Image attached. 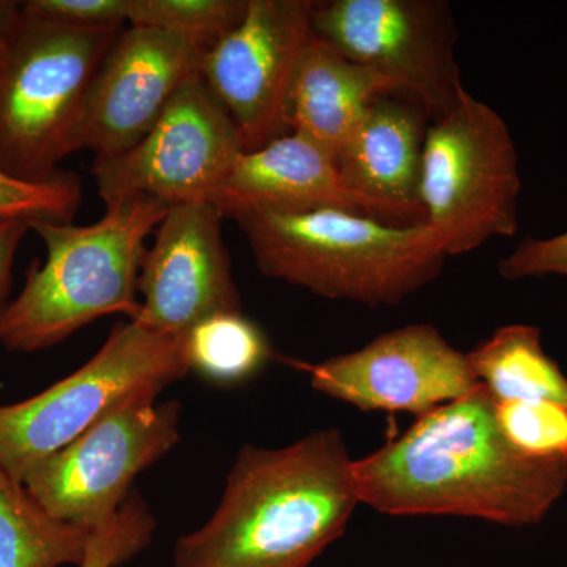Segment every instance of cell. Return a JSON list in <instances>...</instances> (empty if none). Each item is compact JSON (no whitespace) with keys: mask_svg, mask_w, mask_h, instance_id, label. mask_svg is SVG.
<instances>
[{"mask_svg":"<svg viewBox=\"0 0 567 567\" xmlns=\"http://www.w3.org/2000/svg\"><path fill=\"white\" fill-rule=\"evenodd\" d=\"M360 503L388 516H461L507 527L536 525L565 494L566 461L518 453L484 385L417 416L352 464Z\"/></svg>","mask_w":567,"mask_h":567,"instance_id":"cell-1","label":"cell"},{"mask_svg":"<svg viewBox=\"0 0 567 567\" xmlns=\"http://www.w3.org/2000/svg\"><path fill=\"white\" fill-rule=\"evenodd\" d=\"M338 429L279 450L244 446L212 517L175 543L173 567H309L360 505Z\"/></svg>","mask_w":567,"mask_h":567,"instance_id":"cell-2","label":"cell"},{"mask_svg":"<svg viewBox=\"0 0 567 567\" xmlns=\"http://www.w3.org/2000/svg\"><path fill=\"white\" fill-rule=\"evenodd\" d=\"M234 221L265 276L330 300L394 306L442 274L447 256L424 223L324 208L254 212Z\"/></svg>","mask_w":567,"mask_h":567,"instance_id":"cell-3","label":"cell"},{"mask_svg":"<svg viewBox=\"0 0 567 567\" xmlns=\"http://www.w3.org/2000/svg\"><path fill=\"white\" fill-rule=\"evenodd\" d=\"M167 210L162 200L133 196L106 204L103 218L91 226L32 223L47 246V260L31 265L24 289L0 311V344L35 352L99 317L136 319L145 241Z\"/></svg>","mask_w":567,"mask_h":567,"instance_id":"cell-4","label":"cell"},{"mask_svg":"<svg viewBox=\"0 0 567 567\" xmlns=\"http://www.w3.org/2000/svg\"><path fill=\"white\" fill-rule=\"evenodd\" d=\"M121 31L78 29L22 11L0 50V169L40 183L82 148L93 76Z\"/></svg>","mask_w":567,"mask_h":567,"instance_id":"cell-5","label":"cell"},{"mask_svg":"<svg viewBox=\"0 0 567 567\" xmlns=\"http://www.w3.org/2000/svg\"><path fill=\"white\" fill-rule=\"evenodd\" d=\"M192 371L185 341L130 320L76 372L20 404L0 406V472L21 483L33 466L134 395H159Z\"/></svg>","mask_w":567,"mask_h":567,"instance_id":"cell-6","label":"cell"},{"mask_svg":"<svg viewBox=\"0 0 567 567\" xmlns=\"http://www.w3.org/2000/svg\"><path fill=\"white\" fill-rule=\"evenodd\" d=\"M520 175L506 122L468 91L450 114L429 123L421 163L424 224L446 256L517 233Z\"/></svg>","mask_w":567,"mask_h":567,"instance_id":"cell-7","label":"cell"},{"mask_svg":"<svg viewBox=\"0 0 567 567\" xmlns=\"http://www.w3.org/2000/svg\"><path fill=\"white\" fill-rule=\"evenodd\" d=\"M311 31L423 104L431 122L450 114L465 91L456 20L445 0H320L312 6Z\"/></svg>","mask_w":567,"mask_h":567,"instance_id":"cell-8","label":"cell"},{"mask_svg":"<svg viewBox=\"0 0 567 567\" xmlns=\"http://www.w3.org/2000/svg\"><path fill=\"white\" fill-rule=\"evenodd\" d=\"M134 395L100 417L74 442L33 466L22 486L50 516L85 529L110 520L134 477L181 440V404Z\"/></svg>","mask_w":567,"mask_h":567,"instance_id":"cell-9","label":"cell"},{"mask_svg":"<svg viewBox=\"0 0 567 567\" xmlns=\"http://www.w3.org/2000/svg\"><path fill=\"white\" fill-rule=\"evenodd\" d=\"M245 152L229 112L197 73L134 147L112 158L95 156L92 174L104 204L133 196L169 207L212 204Z\"/></svg>","mask_w":567,"mask_h":567,"instance_id":"cell-10","label":"cell"},{"mask_svg":"<svg viewBox=\"0 0 567 567\" xmlns=\"http://www.w3.org/2000/svg\"><path fill=\"white\" fill-rule=\"evenodd\" d=\"M315 0H248L244 20L205 52L204 81L229 112L245 151L289 133L287 95L312 39Z\"/></svg>","mask_w":567,"mask_h":567,"instance_id":"cell-11","label":"cell"},{"mask_svg":"<svg viewBox=\"0 0 567 567\" xmlns=\"http://www.w3.org/2000/svg\"><path fill=\"white\" fill-rule=\"evenodd\" d=\"M316 391L361 412L421 416L475 390L466 353L432 324H409L375 338L357 352L300 364Z\"/></svg>","mask_w":567,"mask_h":567,"instance_id":"cell-12","label":"cell"},{"mask_svg":"<svg viewBox=\"0 0 567 567\" xmlns=\"http://www.w3.org/2000/svg\"><path fill=\"white\" fill-rule=\"evenodd\" d=\"M221 219L207 203L169 207L142 262L137 292L144 300L134 322L185 341L213 316L240 315Z\"/></svg>","mask_w":567,"mask_h":567,"instance_id":"cell-13","label":"cell"},{"mask_svg":"<svg viewBox=\"0 0 567 567\" xmlns=\"http://www.w3.org/2000/svg\"><path fill=\"white\" fill-rule=\"evenodd\" d=\"M204 54L175 33L122 29L89 89L82 148H91L96 158L128 152L151 132L175 93L200 73Z\"/></svg>","mask_w":567,"mask_h":567,"instance_id":"cell-14","label":"cell"},{"mask_svg":"<svg viewBox=\"0 0 567 567\" xmlns=\"http://www.w3.org/2000/svg\"><path fill=\"white\" fill-rule=\"evenodd\" d=\"M223 218L246 213H305L336 208L399 224L383 205L350 188L338 162L303 134L286 133L245 152L213 197Z\"/></svg>","mask_w":567,"mask_h":567,"instance_id":"cell-15","label":"cell"},{"mask_svg":"<svg viewBox=\"0 0 567 567\" xmlns=\"http://www.w3.org/2000/svg\"><path fill=\"white\" fill-rule=\"evenodd\" d=\"M429 123L423 104L385 93L371 103L336 158L350 188L383 205L399 224L424 221L420 181Z\"/></svg>","mask_w":567,"mask_h":567,"instance_id":"cell-16","label":"cell"},{"mask_svg":"<svg viewBox=\"0 0 567 567\" xmlns=\"http://www.w3.org/2000/svg\"><path fill=\"white\" fill-rule=\"evenodd\" d=\"M395 92L374 71L347 61L315 37L301 55L287 95V132L303 134L338 158L371 103Z\"/></svg>","mask_w":567,"mask_h":567,"instance_id":"cell-17","label":"cell"},{"mask_svg":"<svg viewBox=\"0 0 567 567\" xmlns=\"http://www.w3.org/2000/svg\"><path fill=\"white\" fill-rule=\"evenodd\" d=\"M495 402H554L567 409V377L540 344L539 328L506 324L466 353Z\"/></svg>","mask_w":567,"mask_h":567,"instance_id":"cell-18","label":"cell"},{"mask_svg":"<svg viewBox=\"0 0 567 567\" xmlns=\"http://www.w3.org/2000/svg\"><path fill=\"white\" fill-rule=\"evenodd\" d=\"M91 535L50 516L21 483L0 472V567L81 566Z\"/></svg>","mask_w":567,"mask_h":567,"instance_id":"cell-19","label":"cell"},{"mask_svg":"<svg viewBox=\"0 0 567 567\" xmlns=\"http://www.w3.org/2000/svg\"><path fill=\"white\" fill-rule=\"evenodd\" d=\"M189 369L221 385H235L262 371L271 358L267 336L244 315L204 320L185 338Z\"/></svg>","mask_w":567,"mask_h":567,"instance_id":"cell-20","label":"cell"},{"mask_svg":"<svg viewBox=\"0 0 567 567\" xmlns=\"http://www.w3.org/2000/svg\"><path fill=\"white\" fill-rule=\"evenodd\" d=\"M248 0H130L133 28L158 29L207 52L244 20Z\"/></svg>","mask_w":567,"mask_h":567,"instance_id":"cell-21","label":"cell"},{"mask_svg":"<svg viewBox=\"0 0 567 567\" xmlns=\"http://www.w3.org/2000/svg\"><path fill=\"white\" fill-rule=\"evenodd\" d=\"M81 200L76 174L61 171L50 181L31 183L0 169V223H71Z\"/></svg>","mask_w":567,"mask_h":567,"instance_id":"cell-22","label":"cell"},{"mask_svg":"<svg viewBox=\"0 0 567 567\" xmlns=\"http://www.w3.org/2000/svg\"><path fill=\"white\" fill-rule=\"evenodd\" d=\"M496 421L518 453L567 462V409L554 402H495Z\"/></svg>","mask_w":567,"mask_h":567,"instance_id":"cell-23","label":"cell"},{"mask_svg":"<svg viewBox=\"0 0 567 567\" xmlns=\"http://www.w3.org/2000/svg\"><path fill=\"white\" fill-rule=\"evenodd\" d=\"M156 522L137 492L130 494L114 517L92 529L80 567H118L152 543Z\"/></svg>","mask_w":567,"mask_h":567,"instance_id":"cell-24","label":"cell"},{"mask_svg":"<svg viewBox=\"0 0 567 567\" xmlns=\"http://www.w3.org/2000/svg\"><path fill=\"white\" fill-rule=\"evenodd\" d=\"M21 7L41 20L99 31H122L130 14V0H28Z\"/></svg>","mask_w":567,"mask_h":567,"instance_id":"cell-25","label":"cell"},{"mask_svg":"<svg viewBox=\"0 0 567 567\" xmlns=\"http://www.w3.org/2000/svg\"><path fill=\"white\" fill-rule=\"evenodd\" d=\"M498 271L509 281L547 275L567 278V233L546 240L525 238L516 251L502 259Z\"/></svg>","mask_w":567,"mask_h":567,"instance_id":"cell-26","label":"cell"},{"mask_svg":"<svg viewBox=\"0 0 567 567\" xmlns=\"http://www.w3.org/2000/svg\"><path fill=\"white\" fill-rule=\"evenodd\" d=\"M29 230H31V226L28 223H0V303L9 290L14 254Z\"/></svg>","mask_w":567,"mask_h":567,"instance_id":"cell-27","label":"cell"},{"mask_svg":"<svg viewBox=\"0 0 567 567\" xmlns=\"http://www.w3.org/2000/svg\"><path fill=\"white\" fill-rule=\"evenodd\" d=\"M21 18V3L0 0V50L6 47Z\"/></svg>","mask_w":567,"mask_h":567,"instance_id":"cell-28","label":"cell"}]
</instances>
